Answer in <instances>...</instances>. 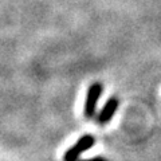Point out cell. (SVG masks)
Segmentation results:
<instances>
[{
  "label": "cell",
  "mask_w": 161,
  "mask_h": 161,
  "mask_svg": "<svg viewBox=\"0 0 161 161\" xmlns=\"http://www.w3.org/2000/svg\"><path fill=\"white\" fill-rule=\"evenodd\" d=\"M95 144V138L92 134H85L82 136L77 142H75L71 148L66 150V153L63 154V161H78L80 154L85 153L90 148H93Z\"/></svg>",
  "instance_id": "2"
},
{
  "label": "cell",
  "mask_w": 161,
  "mask_h": 161,
  "mask_svg": "<svg viewBox=\"0 0 161 161\" xmlns=\"http://www.w3.org/2000/svg\"><path fill=\"white\" fill-rule=\"evenodd\" d=\"M78 161H108V160H106V158H103V157H99V156H97V157L83 158V160H78Z\"/></svg>",
  "instance_id": "4"
},
{
  "label": "cell",
  "mask_w": 161,
  "mask_h": 161,
  "mask_svg": "<svg viewBox=\"0 0 161 161\" xmlns=\"http://www.w3.org/2000/svg\"><path fill=\"white\" fill-rule=\"evenodd\" d=\"M103 86L99 82H94L89 86L87 93H86V99H85V108H83V114L86 118H93L97 112V105L99 97L102 95Z\"/></svg>",
  "instance_id": "1"
},
{
  "label": "cell",
  "mask_w": 161,
  "mask_h": 161,
  "mask_svg": "<svg viewBox=\"0 0 161 161\" xmlns=\"http://www.w3.org/2000/svg\"><path fill=\"white\" fill-rule=\"evenodd\" d=\"M118 106H119V101L117 97H112L109 98L106 102H105L103 108L99 110V113L97 115V122L101 124V125H105L112 121V118L114 117L115 112L118 110Z\"/></svg>",
  "instance_id": "3"
}]
</instances>
